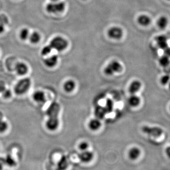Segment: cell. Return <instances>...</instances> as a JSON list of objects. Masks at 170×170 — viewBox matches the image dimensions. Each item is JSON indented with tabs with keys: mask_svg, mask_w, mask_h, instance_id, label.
<instances>
[{
	"mask_svg": "<svg viewBox=\"0 0 170 170\" xmlns=\"http://www.w3.org/2000/svg\"><path fill=\"white\" fill-rule=\"evenodd\" d=\"M123 69V66L120 62L117 60H113L105 68L104 73L106 75L111 76L115 73H120Z\"/></svg>",
	"mask_w": 170,
	"mask_h": 170,
	"instance_id": "4",
	"label": "cell"
},
{
	"mask_svg": "<svg viewBox=\"0 0 170 170\" xmlns=\"http://www.w3.org/2000/svg\"><path fill=\"white\" fill-rule=\"evenodd\" d=\"M5 163L8 164L10 166H14L15 165V161L13 160V158L10 156H7V158L5 160Z\"/></svg>",
	"mask_w": 170,
	"mask_h": 170,
	"instance_id": "30",
	"label": "cell"
},
{
	"mask_svg": "<svg viewBox=\"0 0 170 170\" xmlns=\"http://www.w3.org/2000/svg\"><path fill=\"white\" fill-rule=\"evenodd\" d=\"M141 154V150L137 147H133L129 150L128 155L132 160H136L139 158Z\"/></svg>",
	"mask_w": 170,
	"mask_h": 170,
	"instance_id": "14",
	"label": "cell"
},
{
	"mask_svg": "<svg viewBox=\"0 0 170 170\" xmlns=\"http://www.w3.org/2000/svg\"><path fill=\"white\" fill-rule=\"evenodd\" d=\"M29 29L26 28L21 29L19 34L20 39L23 41H25L29 39Z\"/></svg>",
	"mask_w": 170,
	"mask_h": 170,
	"instance_id": "22",
	"label": "cell"
},
{
	"mask_svg": "<svg viewBox=\"0 0 170 170\" xmlns=\"http://www.w3.org/2000/svg\"><path fill=\"white\" fill-rule=\"evenodd\" d=\"M164 55L170 58V47H168L165 49L163 50Z\"/></svg>",
	"mask_w": 170,
	"mask_h": 170,
	"instance_id": "33",
	"label": "cell"
},
{
	"mask_svg": "<svg viewBox=\"0 0 170 170\" xmlns=\"http://www.w3.org/2000/svg\"><path fill=\"white\" fill-rule=\"evenodd\" d=\"M76 84L73 80H68L66 81L63 85V89L65 92L70 93L72 92L75 88Z\"/></svg>",
	"mask_w": 170,
	"mask_h": 170,
	"instance_id": "15",
	"label": "cell"
},
{
	"mask_svg": "<svg viewBox=\"0 0 170 170\" xmlns=\"http://www.w3.org/2000/svg\"><path fill=\"white\" fill-rule=\"evenodd\" d=\"M104 108H105L106 113H109L112 112L113 110V108H114V103H113V101L111 99L107 100Z\"/></svg>",
	"mask_w": 170,
	"mask_h": 170,
	"instance_id": "25",
	"label": "cell"
},
{
	"mask_svg": "<svg viewBox=\"0 0 170 170\" xmlns=\"http://www.w3.org/2000/svg\"><path fill=\"white\" fill-rule=\"evenodd\" d=\"M59 0H51V2H59Z\"/></svg>",
	"mask_w": 170,
	"mask_h": 170,
	"instance_id": "37",
	"label": "cell"
},
{
	"mask_svg": "<svg viewBox=\"0 0 170 170\" xmlns=\"http://www.w3.org/2000/svg\"><path fill=\"white\" fill-rule=\"evenodd\" d=\"M31 85V81L29 78H25L19 80L14 87V91L17 95H22L28 92Z\"/></svg>",
	"mask_w": 170,
	"mask_h": 170,
	"instance_id": "2",
	"label": "cell"
},
{
	"mask_svg": "<svg viewBox=\"0 0 170 170\" xmlns=\"http://www.w3.org/2000/svg\"><path fill=\"white\" fill-rule=\"evenodd\" d=\"M128 104L132 107H136L141 104V98L135 94L132 95L128 99Z\"/></svg>",
	"mask_w": 170,
	"mask_h": 170,
	"instance_id": "16",
	"label": "cell"
},
{
	"mask_svg": "<svg viewBox=\"0 0 170 170\" xmlns=\"http://www.w3.org/2000/svg\"><path fill=\"white\" fill-rule=\"evenodd\" d=\"M94 156L93 152L87 150L82 151L78 155V158L82 162L84 163H89L93 160Z\"/></svg>",
	"mask_w": 170,
	"mask_h": 170,
	"instance_id": "8",
	"label": "cell"
},
{
	"mask_svg": "<svg viewBox=\"0 0 170 170\" xmlns=\"http://www.w3.org/2000/svg\"><path fill=\"white\" fill-rule=\"evenodd\" d=\"M108 35L111 38L119 39L123 36V30L118 27H113L108 30Z\"/></svg>",
	"mask_w": 170,
	"mask_h": 170,
	"instance_id": "7",
	"label": "cell"
},
{
	"mask_svg": "<svg viewBox=\"0 0 170 170\" xmlns=\"http://www.w3.org/2000/svg\"><path fill=\"white\" fill-rule=\"evenodd\" d=\"M155 39L157 46L161 49L163 50L168 47L167 38L165 36L160 35L157 36L155 38Z\"/></svg>",
	"mask_w": 170,
	"mask_h": 170,
	"instance_id": "12",
	"label": "cell"
},
{
	"mask_svg": "<svg viewBox=\"0 0 170 170\" xmlns=\"http://www.w3.org/2000/svg\"><path fill=\"white\" fill-rule=\"evenodd\" d=\"M8 128V124L7 122L3 120V114L0 112V133H4Z\"/></svg>",
	"mask_w": 170,
	"mask_h": 170,
	"instance_id": "21",
	"label": "cell"
},
{
	"mask_svg": "<svg viewBox=\"0 0 170 170\" xmlns=\"http://www.w3.org/2000/svg\"><path fill=\"white\" fill-rule=\"evenodd\" d=\"M65 4L62 2H51L46 6V11L50 13H60L65 10Z\"/></svg>",
	"mask_w": 170,
	"mask_h": 170,
	"instance_id": "5",
	"label": "cell"
},
{
	"mask_svg": "<svg viewBox=\"0 0 170 170\" xmlns=\"http://www.w3.org/2000/svg\"><path fill=\"white\" fill-rule=\"evenodd\" d=\"M168 23V19L165 16H162L160 17L157 21V26L162 29H165L167 27Z\"/></svg>",
	"mask_w": 170,
	"mask_h": 170,
	"instance_id": "20",
	"label": "cell"
},
{
	"mask_svg": "<svg viewBox=\"0 0 170 170\" xmlns=\"http://www.w3.org/2000/svg\"><path fill=\"white\" fill-rule=\"evenodd\" d=\"M141 83L139 80H134L130 84L129 86V91L130 94L132 95H134L136 93L139 92V90L141 87Z\"/></svg>",
	"mask_w": 170,
	"mask_h": 170,
	"instance_id": "13",
	"label": "cell"
},
{
	"mask_svg": "<svg viewBox=\"0 0 170 170\" xmlns=\"http://www.w3.org/2000/svg\"><path fill=\"white\" fill-rule=\"evenodd\" d=\"M58 61V56L57 55H52L45 59L44 63L46 66L49 68H52L56 66Z\"/></svg>",
	"mask_w": 170,
	"mask_h": 170,
	"instance_id": "11",
	"label": "cell"
},
{
	"mask_svg": "<svg viewBox=\"0 0 170 170\" xmlns=\"http://www.w3.org/2000/svg\"><path fill=\"white\" fill-rule=\"evenodd\" d=\"M168 84H169V88H170V82H169V83H168Z\"/></svg>",
	"mask_w": 170,
	"mask_h": 170,
	"instance_id": "38",
	"label": "cell"
},
{
	"mask_svg": "<svg viewBox=\"0 0 170 170\" xmlns=\"http://www.w3.org/2000/svg\"><path fill=\"white\" fill-rule=\"evenodd\" d=\"M49 45L53 49L56 50L58 51H61L67 47L68 43L65 39L57 36L52 39Z\"/></svg>",
	"mask_w": 170,
	"mask_h": 170,
	"instance_id": "3",
	"label": "cell"
},
{
	"mask_svg": "<svg viewBox=\"0 0 170 170\" xmlns=\"http://www.w3.org/2000/svg\"><path fill=\"white\" fill-rule=\"evenodd\" d=\"M95 113L96 118L98 119H102L104 118L105 114L107 113L104 107H100V106H98L96 109Z\"/></svg>",
	"mask_w": 170,
	"mask_h": 170,
	"instance_id": "24",
	"label": "cell"
},
{
	"mask_svg": "<svg viewBox=\"0 0 170 170\" xmlns=\"http://www.w3.org/2000/svg\"><path fill=\"white\" fill-rule=\"evenodd\" d=\"M142 131L144 133L154 137H159L163 133V130L158 127L144 126L142 128Z\"/></svg>",
	"mask_w": 170,
	"mask_h": 170,
	"instance_id": "6",
	"label": "cell"
},
{
	"mask_svg": "<svg viewBox=\"0 0 170 170\" xmlns=\"http://www.w3.org/2000/svg\"><path fill=\"white\" fill-rule=\"evenodd\" d=\"M60 105L57 102H54L48 107L46 114L47 115V121L46 122V127L51 132L56 131L59 126V115L60 112Z\"/></svg>",
	"mask_w": 170,
	"mask_h": 170,
	"instance_id": "1",
	"label": "cell"
},
{
	"mask_svg": "<svg viewBox=\"0 0 170 170\" xmlns=\"http://www.w3.org/2000/svg\"><path fill=\"white\" fill-rule=\"evenodd\" d=\"M159 64L163 67L166 68L169 66L170 64V57L163 55L159 59Z\"/></svg>",
	"mask_w": 170,
	"mask_h": 170,
	"instance_id": "23",
	"label": "cell"
},
{
	"mask_svg": "<svg viewBox=\"0 0 170 170\" xmlns=\"http://www.w3.org/2000/svg\"><path fill=\"white\" fill-rule=\"evenodd\" d=\"M89 147V144L86 141H83L80 143L78 145V148L81 151H87Z\"/></svg>",
	"mask_w": 170,
	"mask_h": 170,
	"instance_id": "29",
	"label": "cell"
},
{
	"mask_svg": "<svg viewBox=\"0 0 170 170\" xmlns=\"http://www.w3.org/2000/svg\"><path fill=\"white\" fill-rule=\"evenodd\" d=\"M4 163H5V160H3L2 158H0V169L2 168Z\"/></svg>",
	"mask_w": 170,
	"mask_h": 170,
	"instance_id": "36",
	"label": "cell"
},
{
	"mask_svg": "<svg viewBox=\"0 0 170 170\" xmlns=\"http://www.w3.org/2000/svg\"><path fill=\"white\" fill-rule=\"evenodd\" d=\"M33 98L35 102L39 104H44L47 102L45 93L41 90L36 91L33 94Z\"/></svg>",
	"mask_w": 170,
	"mask_h": 170,
	"instance_id": "10",
	"label": "cell"
},
{
	"mask_svg": "<svg viewBox=\"0 0 170 170\" xmlns=\"http://www.w3.org/2000/svg\"><path fill=\"white\" fill-rule=\"evenodd\" d=\"M168 1H170V0H168Z\"/></svg>",
	"mask_w": 170,
	"mask_h": 170,
	"instance_id": "39",
	"label": "cell"
},
{
	"mask_svg": "<svg viewBox=\"0 0 170 170\" xmlns=\"http://www.w3.org/2000/svg\"><path fill=\"white\" fill-rule=\"evenodd\" d=\"M170 81V76L169 74H166L162 77L160 79L161 84L165 86L169 83Z\"/></svg>",
	"mask_w": 170,
	"mask_h": 170,
	"instance_id": "27",
	"label": "cell"
},
{
	"mask_svg": "<svg viewBox=\"0 0 170 170\" xmlns=\"http://www.w3.org/2000/svg\"><path fill=\"white\" fill-rule=\"evenodd\" d=\"M137 21L140 25L143 26H148L151 22V19L148 16L142 15L140 16L137 19Z\"/></svg>",
	"mask_w": 170,
	"mask_h": 170,
	"instance_id": "19",
	"label": "cell"
},
{
	"mask_svg": "<svg viewBox=\"0 0 170 170\" xmlns=\"http://www.w3.org/2000/svg\"><path fill=\"white\" fill-rule=\"evenodd\" d=\"M5 30V26L2 24H0V34H2Z\"/></svg>",
	"mask_w": 170,
	"mask_h": 170,
	"instance_id": "35",
	"label": "cell"
},
{
	"mask_svg": "<svg viewBox=\"0 0 170 170\" xmlns=\"http://www.w3.org/2000/svg\"><path fill=\"white\" fill-rule=\"evenodd\" d=\"M11 95H12V93H11V91L9 89H6L3 91L2 93V97L3 98H5V99H8V98H10V97H11Z\"/></svg>",
	"mask_w": 170,
	"mask_h": 170,
	"instance_id": "31",
	"label": "cell"
},
{
	"mask_svg": "<svg viewBox=\"0 0 170 170\" xmlns=\"http://www.w3.org/2000/svg\"><path fill=\"white\" fill-rule=\"evenodd\" d=\"M101 126V122L97 119H92L88 123V127H89V129L93 131H97L99 130Z\"/></svg>",
	"mask_w": 170,
	"mask_h": 170,
	"instance_id": "17",
	"label": "cell"
},
{
	"mask_svg": "<svg viewBox=\"0 0 170 170\" xmlns=\"http://www.w3.org/2000/svg\"><path fill=\"white\" fill-rule=\"evenodd\" d=\"M8 23H9V19H8V17L5 14H1L0 15V24H2L5 26Z\"/></svg>",
	"mask_w": 170,
	"mask_h": 170,
	"instance_id": "28",
	"label": "cell"
},
{
	"mask_svg": "<svg viewBox=\"0 0 170 170\" xmlns=\"http://www.w3.org/2000/svg\"><path fill=\"white\" fill-rule=\"evenodd\" d=\"M30 42L32 44H37L41 40V35L37 31H34L30 34L29 38Z\"/></svg>",
	"mask_w": 170,
	"mask_h": 170,
	"instance_id": "18",
	"label": "cell"
},
{
	"mask_svg": "<svg viewBox=\"0 0 170 170\" xmlns=\"http://www.w3.org/2000/svg\"><path fill=\"white\" fill-rule=\"evenodd\" d=\"M16 73L19 75H25L28 73L29 68L28 66L23 62H18L16 64L15 68Z\"/></svg>",
	"mask_w": 170,
	"mask_h": 170,
	"instance_id": "9",
	"label": "cell"
},
{
	"mask_svg": "<svg viewBox=\"0 0 170 170\" xmlns=\"http://www.w3.org/2000/svg\"><path fill=\"white\" fill-rule=\"evenodd\" d=\"M165 153H166V155H167L169 158H170V146H168L165 150Z\"/></svg>",
	"mask_w": 170,
	"mask_h": 170,
	"instance_id": "34",
	"label": "cell"
},
{
	"mask_svg": "<svg viewBox=\"0 0 170 170\" xmlns=\"http://www.w3.org/2000/svg\"><path fill=\"white\" fill-rule=\"evenodd\" d=\"M52 49V48L49 45H47L42 48L41 51V54L43 56H47L48 55L50 54Z\"/></svg>",
	"mask_w": 170,
	"mask_h": 170,
	"instance_id": "26",
	"label": "cell"
},
{
	"mask_svg": "<svg viewBox=\"0 0 170 170\" xmlns=\"http://www.w3.org/2000/svg\"><path fill=\"white\" fill-rule=\"evenodd\" d=\"M6 88L4 82L0 81V94H2Z\"/></svg>",
	"mask_w": 170,
	"mask_h": 170,
	"instance_id": "32",
	"label": "cell"
}]
</instances>
